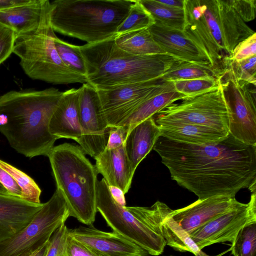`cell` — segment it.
Segmentation results:
<instances>
[{
    "label": "cell",
    "instance_id": "6da1fadb",
    "mask_svg": "<svg viewBox=\"0 0 256 256\" xmlns=\"http://www.w3.org/2000/svg\"><path fill=\"white\" fill-rule=\"evenodd\" d=\"M152 150L172 179L199 200L235 198L242 189L256 184V146L243 144L230 134L218 142L204 145L160 136Z\"/></svg>",
    "mask_w": 256,
    "mask_h": 256
},
{
    "label": "cell",
    "instance_id": "7a4b0ae2",
    "mask_svg": "<svg viewBox=\"0 0 256 256\" xmlns=\"http://www.w3.org/2000/svg\"><path fill=\"white\" fill-rule=\"evenodd\" d=\"M62 94L50 88L0 96V132L12 148L29 158L48 156L58 140L50 134L49 124Z\"/></svg>",
    "mask_w": 256,
    "mask_h": 256
},
{
    "label": "cell",
    "instance_id": "3957f363",
    "mask_svg": "<svg viewBox=\"0 0 256 256\" xmlns=\"http://www.w3.org/2000/svg\"><path fill=\"white\" fill-rule=\"evenodd\" d=\"M182 32L206 55L212 66L229 68L232 52L255 32L232 6L231 0H184Z\"/></svg>",
    "mask_w": 256,
    "mask_h": 256
},
{
    "label": "cell",
    "instance_id": "277c9868",
    "mask_svg": "<svg viewBox=\"0 0 256 256\" xmlns=\"http://www.w3.org/2000/svg\"><path fill=\"white\" fill-rule=\"evenodd\" d=\"M116 37L80 46L88 83L96 90L160 79L181 60L166 54L136 56L128 53L117 46Z\"/></svg>",
    "mask_w": 256,
    "mask_h": 256
},
{
    "label": "cell",
    "instance_id": "5b68a950",
    "mask_svg": "<svg viewBox=\"0 0 256 256\" xmlns=\"http://www.w3.org/2000/svg\"><path fill=\"white\" fill-rule=\"evenodd\" d=\"M136 0H56L50 2L54 32L92 44L118 36Z\"/></svg>",
    "mask_w": 256,
    "mask_h": 256
},
{
    "label": "cell",
    "instance_id": "8992f818",
    "mask_svg": "<svg viewBox=\"0 0 256 256\" xmlns=\"http://www.w3.org/2000/svg\"><path fill=\"white\" fill-rule=\"evenodd\" d=\"M84 154L80 146L64 143L54 146L48 156L70 216L90 226L94 222L97 212L98 174Z\"/></svg>",
    "mask_w": 256,
    "mask_h": 256
},
{
    "label": "cell",
    "instance_id": "52a82bcc",
    "mask_svg": "<svg viewBox=\"0 0 256 256\" xmlns=\"http://www.w3.org/2000/svg\"><path fill=\"white\" fill-rule=\"evenodd\" d=\"M96 206L114 232L138 244L150 256L163 252L166 242L160 225L172 211L166 204L157 201L150 207L122 206L114 200L102 178L97 183Z\"/></svg>",
    "mask_w": 256,
    "mask_h": 256
},
{
    "label": "cell",
    "instance_id": "ba28073f",
    "mask_svg": "<svg viewBox=\"0 0 256 256\" xmlns=\"http://www.w3.org/2000/svg\"><path fill=\"white\" fill-rule=\"evenodd\" d=\"M50 2L46 0L38 26L35 28L16 34L13 53L30 78L54 84L87 83L86 76L68 68L62 62L56 50V36L50 22Z\"/></svg>",
    "mask_w": 256,
    "mask_h": 256
},
{
    "label": "cell",
    "instance_id": "9c48e42d",
    "mask_svg": "<svg viewBox=\"0 0 256 256\" xmlns=\"http://www.w3.org/2000/svg\"><path fill=\"white\" fill-rule=\"evenodd\" d=\"M152 118L158 126L190 124L229 134V112L220 83L209 91L171 104Z\"/></svg>",
    "mask_w": 256,
    "mask_h": 256
},
{
    "label": "cell",
    "instance_id": "30bf717a",
    "mask_svg": "<svg viewBox=\"0 0 256 256\" xmlns=\"http://www.w3.org/2000/svg\"><path fill=\"white\" fill-rule=\"evenodd\" d=\"M219 81L229 112V134L243 144L256 146V84L238 80L230 68Z\"/></svg>",
    "mask_w": 256,
    "mask_h": 256
},
{
    "label": "cell",
    "instance_id": "8fae6325",
    "mask_svg": "<svg viewBox=\"0 0 256 256\" xmlns=\"http://www.w3.org/2000/svg\"><path fill=\"white\" fill-rule=\"evenodd\" d=\"M69 216L62 192L56 188L27 226L0 242V256H18L37 244L46 243Z\"/></svg>",
    "mask_w": 256,
    "mask_h": 256
},
{
    "label": "cell",
    "instance_id": "7c38bea8",
    "mask_svg": "<svg viewBox=\"0 0 256 256\" xmlns=\"http://www.w3.org/2000/svg\"><path fill=\"white\" fill-rule=\"evenodd\" d=\"M110 128L120 126L142 104L162 92L174 90L172 81L160 79L132 84L109 90H96Z\"/></svg>",
    "mask_w": 256,
    "mask_h": 256
},
{
    "label": "cell",
    "instance_id": "4fadbf2b",
    "mask_svg": "<svg viewBox=\"0 0 256 256\" xmlns=\"http://www.w3.org/2000/svg\"><path fill=\"white\" fill-rule=\"evenodd\" d=\"M80 88L79 116L82 135L78 143L85 154L94 158L106 149L110 128L96 89L88 82Z\"/></svg>",
    "mask_w": 256,
    "mask_h": 256
},
{
    "label": "cell",
    "instance_id": "5bb4252c",
    "mask_svg": "<svg viewBox=\"0 0 256 256\" xmlns=\"http://www.w3.org/2000/svg\"><path fill=\"white\" fill-rule=\"evenodd\" d=\"M252 221H256V192L251 193L248 204L214 218L189 235L200 250L216 243H232L240 230Z\"/></svg>",
    "mask_w": 256,
    "mask_h": 256
},
{
    "label": "cell",
    "instance_id": "9a60e30c",
    "mask_svg": "<svg viewBox=\"0 0 256 256\" xmlns=\"http://www.w3.org/2000/svg\"><path fill=\"white\" fill-rule=\"evenodd\" d=\"M68 234L100 256H150L142 248L115 232L100 230L92 226L68 229Z\"/></svg>",
    "mask_w": 256,
    "mask_h": 256
},
{
    "label": "cell",
    "instance_id": "2e32d148",
    "mask_svg": "<svg viewBox=\"0 0 256 256\" xmlns=\"http://www.w3.org/2000/svg\"><path fill=\"white\" fill-rule=\"evenodd\" d=\"M235 198L216 196L197 200L176 210L170 215L188 234L214 218L242 206Z\"/></svg>",
    "mask_w": 256,
    "mask_h": 256
},
{
    "label": "cell",
    "instance_id": "e0dca14e",
    "mask_svg": "<svg viewBox=\"0 0 256 256\" xmlns=\"http://www.w3.org/2000/svg\"><path fill=\"white\" fill-rule=\"evenodd\" d=\"M148 29L155 42L166 54L182 61L212 67L206 55L184 35L182 30L157 22Z\"/></svg>",
    "mask_w": 256,
    "mask_h": 256
},
{
    "label": "cell",
    "instance_id": "ac0fdd59",
    "mask_svg": "<svg viewBox=\"0 0 256 256\" xmlns=\"http://www.w3.org/2000/svg\"><path fill=\"white\" fill-rule=\"evenodd\" d=\"M80 88L63 92L50 122L49 130L58 139H72L78 142L82 135L79 116Z\"/></svg>",
    "mask_w": 256,
    "mask_h": 256
},
{
    "label": "cell",
    "instance_id": "d6986e66",
    "mask_svg": "<svg viewBox=\"0 0 256 256\" xmlns=\"http://www.w3.org/2000/svg\"><path fill=\"white\" fill-rule=\"evenodd\" d=\"M44 204H35L0 194V242L11 238L32 220Z\"/></svg>",
    "mask_w": 256,
    "mask_h": 256
},
{
    "label": "cell",
    "instance_id": "ffe728a7",
    "mask_svg": "<svg viewBox=\"0 0 256 256\" xmlns=\"http://www.w3.org/2000/svg\"><path fill=\"white\" fill-rule=\"evenodd\" d=\"M95 168L108 186L117 187L126 194L131 186L134 172L124 144L114 149H105L94 158Z\"/></svg>",
    "mask_w": 256,
    "mask_h": 256
},
{
    "label": "cell",
    "instance_id": "44dd1931",
    "mask_svg": "<svg viewBox=\"0 0 256 256\" xmlns=\"http://www.w3.org/2000/svg\"><path fill=\"white\" fill-rule=\"evenodd\" d=\"M160 136L161 130L152 116L138 124L129 132L124 148L134 172Z\"/></svg>",
    "mask_w": 256,
    "mask_h": 256
},
{
    "label": "cell",
    "instance_id": "7402d4cb",
    "mask_svg": "<svg viewBox=\"0 0 256 256\" xmlns=\"http://www.w3.org/2000/svg\"><path fill=\"white\" fill-rule=\"evenodd\" d=\"M161 136L180 142L204 145L218 142L229 134L205 126L186 124H169L158 126Z\"/></svg>",
    "mask_w": 256,
    "mask_h": 256
},
{
    "label": "cell",
    "instance_id": "603a6c76",
    "mask_svg": "<svg viewBox=\"0 0 256 256\" xmlns=\"http://www.w3.org/2000/svg\"><path fill=\"white\" fill-rule=\"evenodd\" d=\"M47 0H32L30 3L0 11V24L16 34L36 28L39 24Z\"/></svg>",
    "mask_w": 256,
    "mask_h": 256
},
{
    "label": "cell",
    "instance_id": "cb8c5ba5",
    "mask_svg": "<svg viewBox=\"0 0 256 256\" xmlns=\"http://www.w3.org/2000/svg\"><path fill=\"white\" fill-rule=\"evenodd\" d=\"M170 214L163 220L160 225V230L166 245L178 251L190 252L196 256H212L200 249L189 234L173 220ZM230 250V248L214 256H222Z\"/></svg>",
    "mask_w": 256,
    "mask_h": 256
},
{
    "label": "cell",
    "instance_id": "d4e9b609",
    "mask_svg": "<svg viewBox=\"0 0 256 256\" xmlns=\"http://www.w3.org/2000/svg\"><path fill=\"white\" fill-rule=\"evenodd\" d=\"M114 42L120 49L136 56L165 54L154 40L148 28L117 36Z\"/></svg>",
    "mask_w": 256,
    "mask_h": 256
},
{
    "label": "cell",
    "instance_id": "484cf974",
    "mask_svg": "<svg viewBox=\"0 0 256 256\" xmlns=\"http://www.w3.org/2000/svg\"><path fill=\"white\" fill-rule=\"evenodd\" d=\"M187 97L175 90L162 92L140 105L120 126L128 128L129 132L137 124L152 117L166 106Z\"/></svg>",
    "mask_w": 256,
    "mask_h": 256
},
{
    "label": "cell",
    "instance_id": "4316f807",
    "mask_svg": "<svg viewBox=\"0 0 256 256\" xmlns=\"http://www.w3.org/2000/svg\"><path fill=\"white\" fill-rule=\"evenodd\" d=\"M224 72L210 66L180 60L172 67L160 79L164 81H174L206 78H218Z\"/></svg>",
    "mask_w": 256,
    "mask_h": 256
},
{
    "label": "cell",
    "instance_id": "83f0119b",
    "mask_svg": "<svg viewBox=\"0 0 256 256\" xmlns=\"http://www.w3.org/2000/svg\"><path fill=\"white\" fill-rule=\"evenodd\" d=\"M139 2L150 13L156 22L168 28L183 30L184 10L168 7L157 0H139Z\"/></svg>",
    "mask_w": 256,
    "mask_h": 256
},
{
    "label": "cell",
    "instance_id": "f1b7e54d",
    "mask_svg": "<svg viewBox=\"0 0 256 256\" xmlns=\"http://www.w3.org/2000/svg\"><path fill=\"white\" fill-rule=\"evenodd\" d=\"M54 43L63 63L72 71L86 76V70L80 46L66 42L56 36Z\"/></svg>",
    "mask_w": 256,
    "mask_h": 256
},
{
    "label": "cell",
    "instance_id": "f546056e",
    "mask_svg": "<svg viewBox=\"0 0 256 256\" xmlns=\"http://www.w3.org/2000/svg\"><path fill=\"white\" fill-rule=\"evenodd\" d=\"M156 22L150 13L136 0L127 17L117 30L118 36L139 30L148 28Z\"/></svg>",
    "mask_w": 256,
    "mask_h": 256
},
{
    "label": "cell",
    "instance_id": "4dcf8cb0",
    "mask_svg": "<svg viewBox=\"0 0 256 256\" xmlns=\"http://www.w3.org/2000/svg\"><path fill=\"white\" fill-rule=\"evenodd\" d=\"M234 256H256V221L243 226L230 248Z\"/></svg>",
    "mask_w": 256,
    "mask_h": 256
},
{
    "label": "cell",
    "instance_id": "1f68e13d",
    "mask_svg": "<svg viewBox=\"0 0 256 256\" xmlns=\"http://www.w3.org/2000/svg\"><path fill=\"white\" fill-rule=\"evenodd\" d=\"M0 166L8 172L21 188L22 198L35 204H40L41 190L36 182L20 170L0 160Z\"/></svg>",
    "mask_w": 256,
    "mask_h": 256
},
{
    "label": "cell",
    "instance_id": "d6a6232c",
    "mask_svg": "<svg viewBox=\"0 0 256 256\" xmlns=\"http://www.w3.org/2000/svg\"><path fill=\"white\" fill-rule=\"evenodd\" d=\"M219 78H206L172 81L174 90L187 96L198 94L220 85Z\"/></svg>",
    "mask_w": 256,
    "mask_h": 256
},
{
    "label": "cell",
    "instance_id": "836d02e7",
    "mask_svg": "<svg viewBox=\"0 0 256 256\" xmlns=\"http://www.w3.org/2000/svg\"><path fill=\"white\" fill-rule=\"evenodd\" d=\"M229 68L238 80L256 84V56L240 61L230 60Z\"/></svg>",
    "mask_w": 256,
    "mask_h": 256
},
{
    "label": "cell",
    "instance_id": "e575fe53",
    "mask_svg": "<svg viewBox=\"0 0 256 256\" xmlns=\"http://www.w3.org/2000/svg\"><path fill=\"white\" fill-rule=\"evenodd\" d=\"M16 38L13 30L0 24V64L13 53Z\"/></svg>",
    "mask_w": 256,
    "mask_h": 256
},
{
    "label": "cell",
    "instance_id": "d590c367",
    "mask_svg": "<svg viewBox=\"0 0 256 256\" xmlns=\"http://www.w3.org/2000/svg\"><path fill=\"white\" fill-rule=\"evenodd\" d=\"M256 56V33L240 42L234 48L230 60L240 61Z\"/></svg>",
    "mask_w": 256,
    "mask_h": 256
},
{
    "label": "cell",
    "instance_id": "8d00e7d4",
    "mask_svg": "<svg viewBox=\"0 0 256 256\" xmlns=\"http://www.w3.org/2000/svg\"><path fill=\"white\" fill-rule=\"evenodd\" d=\"M63 254L65 256H100L67 233Z\"/></svg>",
    "mask_w": 256,
    "mask_h": 256
},
{
    "label": "cell",
    "instance_id": "74e56055",
    "mask_svg": "<svg viewBox=\"0 0 256 256\" xmlns=\"http://www.w3.org/2000/svg\"><path fill=\"white\" fill-rule=\"evenodd\" d=\"M68 228L62 224L52 234L49 240V245L45 256H59L63 252Z\"/></svg>",
    "mask_w": 256,
    "mask_h": 256
},
{
    "label": "cell",
    "instance_id": "f35d334b",
    "mask_svg": "<svg viewBox=\"0 0 256 256\" xmlns=\"http://www.w3.org/2000/svg\"><path fill=\"white\" fill-rule=\"evenodd\" d=\"M231 2L234 9L245 22L255 18V0H231Z\"/></svg>",
    "mask_w": 256,
    "mask_h": 256
},
{
    "label": "cell",
    "instance_id": "ab89813d",
    "mask_svg": "<svg viewBox=\"0 0 256 256\" xmlns=\"http://www.w3.org/2000/svg\"><path fill=\"white\" fill-rule=\"evenodd\" d=\"M128 134V130L126 126L110 128L106 149H114L124 144Z\"/></svg>",
    "mask_w": 256,
    "mask_h": 256
},
{
    "label": "cell",
    "instance_id": "60d3db41",
    "mask_svg": "<svg viewBox=\"0 0 256 256\" xmlns=\"http://www.w3.org/2000/svg\"><path fill=\"white\" fill-rule=\"evenodd\" d=\"M0 183L10 195L22 198L21 188L13 177L5 170L0 166Z\"/></svg>",
    "mask_w": 256,
    "mask_h": 256
},
{
    "label": "cell",
    "instance_id": "b9f144b4",
    "mask_svg": "<svg viewBox=\"0 0 256 256\" xmlns=\"http://www.w3.org/2000/svg\"><path fill=\"white\" fill-rule=\"evenodd\" d=\"M32 0H0V11L28 4Z\"/></svg>",
    "mask_w": 256,
    "mask_h": 256
},
{
    "label": "cell",
    "instance_id": "7bdbcfd3",
    "mask_svg": "<svg viewBox=\"0 0 256 256\" xmlns=\"http://www.w3.org/2000/svg\"><path fill=\"white\" fill-rule=\"evenodd\" d=\"M111 194L114 200L122 206H126V202L124 197V194L120 188L108 186Z\"/></svg>",
    "mask_w": 256,
    "mask_h": 256
},
{
    "label": "cell",
    "instance_id": "ee69618b",
    "mask_svg": "<svg viewBox=\"0 0 256 256\" xmlns=\"http://www.w3.org/2000/svg\"><path fill=\"white\" fill-rule=\"evenodd\" d=\"M160 4L168 7L184 10V0H157Z\"/></svg>",
    "mask_w": 256,
    "mask_h": 256
},
{
    "label": "cell",
    "instance_id": "f6af8a7d",
    "mask_svg": "<svg viewBox=\"0 0 256 256\" xmlns=\"http://www.w3.org/2000/svg\"><path fill=\"white\" fill-rule=\"evenodd\" d=\"M46 244V243H45ZM45 244L38 243L34 245L26 252L22 253L18 256H33L36 252L42 247Z\"/></svg>",
    "mask_w": 256,
    "mask_h": 256
},
{
    "label": "cell",
    "instance_id": "bcb514c9",
    "mask_svg": "<svg viewBox=\"0 0 256 256\" xmlns=\"http://www.w3.org/2000/svg\"><path fill=\"white\" fill-rule=\"evenodd\" d=\"M49 245V240L41 247L33 256H45Z\"/></svg>",
    "mask_w": 256,
    "mask_h": 256
},
{
    "label": "cell",
    "instance_id": "7dc6e473",
    "mask_svg": "<svg viewBox=\"0 0 256 256\" xmlns=\"http://www.w3.org/2000/svg\"><path fill=\"white\" fill-rule=\"evenodd\" d=\"M0 194H10L8 192L0 183Z\"/></svg>",
    "mask_w": 256,
    "mask_h": 256
},
{
    "label": "cell",
    "instance_id": "c3c4849f",
    "mask_svg": "<svg viewBox=\"0 0 256 256\" xmlns=\"http://www.w3.org/2000/svg\"><path fill=\"white\" fill-rule=\"evenodd\" d=\"M59 256H65V255L63 254L62 252Z\"/></svg>",
    "mask_w": 256,
    "mask_h": 256
},
{
    "label": "cell",
    "instance_id": "681fc988",
    "mask_svg": "<svg viewBox=\"0 0 256 256\" xmlns=\"http://www.w3.org/2000/svg\"></svg>",
    "mask_w": 256,
    "mask_h": 256
}]
</instances>
